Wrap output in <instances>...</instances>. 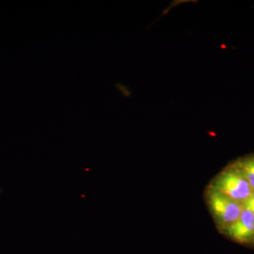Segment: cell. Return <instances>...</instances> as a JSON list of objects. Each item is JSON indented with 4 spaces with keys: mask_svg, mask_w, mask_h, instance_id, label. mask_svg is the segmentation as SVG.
Returning <instances> with one entry per match:
<instances>
[{
    "mask_svg": "<svg viewBox=\"0 0 254 254\" xmlns=\"http://www.w3.org/2000/svg\"><path fill=\"white\" fill-rule=\"evenodd\" d=\"M205 200L222 232L237 221L244 209L243 204L210 186L205 191Z\"/></svg>",
    "mask_w": 254,
    "mask_h": 254,
    "instance_id": "cell-1",
    "label": "cell"
},
{
    "mask_svg": "<svg viewBox=\"0 0 254 254\" xmlns=\"http://www.w3.org/2000/svg\"><path fill=\"white\" fill-rule=\"evenodd\" d=\"M209 186L243 204L254 190L240 170L232 163L212 180Z\"/></svg>",
    "mask_w": 254,
    "mask_h": 254,
    "instance_id": "cell-2",
    "label": "cell"
},
{
    "mask_svg": "<svg viewBox=\"0 0 254 254\" xmlns=\"http://www.w3.org/2000/svg\"><path fill=\"white\" fill-rule=\"evenodd\" d=\"M222 233L240 245L254 247V214L243 209L240 218Z\"/></svg>",
    "mask_w": 254,
    "mask_h": 254,
    "instance_id": "cell-3",
    "label": "cell"
},
{
    "mask_svg": "<svg viewBox=\"0 0 254 254\" xmlns=\"http://www.w3.org/2000/svg\"><path fill=\"white\" fill-rule=\"evenodd\" d=\"M254 190V155H247L234 162Z\"/></svg>",
    "mask_w": 254,
    "mask_h": 254,
    "instance_id": "cell-4",
    "label": "cell"
},
{
    "mask_svg": "<svg viewBox=\"0 0 254 254\" xmlns=\"http://www.w3.org/2000/svg\"><path fill=\"white\" fill-rule=\"evenodd\" d=\"M243 208L254 214V190L243 203Z\"/></svg>",
    "mask_w": 254,
    "mask_h": 254,
    "instance_id": "cell-5",
    "label": "cell"
}]
</instances>
